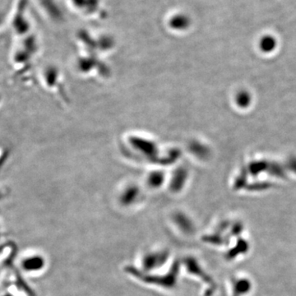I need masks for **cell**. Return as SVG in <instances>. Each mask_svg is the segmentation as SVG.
Returning <instances> with one entry per match:
<instances>
[{
  "label": "cell",
  "instance_id": "obj_1",
  "mask_svg": "<svg viewBox=\"0 0 296 296\" xmlns=\"http://www.w3.org/2000/svg\"><path fill=\"white\" fill-rule=\"evenodd\" d=\"M168 254L165 251L150 252L142 258L143 268L147 271L149 269L156 268L157 266H161L167 260Z\"/></svg>",
  "mask_w": 296,
  "mask_h": 296
},
{
  "label": "cell",
  "instance_id": "obj_2",
  "mask_svg": "<svg viewBox=\"0 0 296 296\" xmlns=\"http://www.w3.org/2000/svg\"><path fill=\"white\" fill-rule=\"evenodd\" d=\"M22 267L26 272H38L44 267L45 265V261L40 255H34L25 258L22 261Z\"/></svg>",
  "mask_w": 296,
  "mask_h": 296
},
{
  "label": "cell",
  "instance_id": "obj_3",
  "mask_svg": "<svg viewBox=\"0 0 296 296\" xmlns=\"http://www.w3.org/2000/svg\"><path fill=\"white\" fill-rule=\"evenodd\" d=\"M276 44H277V41L272 36H262L259 43L261 50L264 52L273 51L275 49Z\"/></svg>",
  "mask_w": 296,
  "mask_h": 296
}]
</instances>
